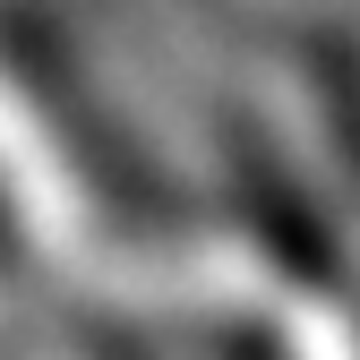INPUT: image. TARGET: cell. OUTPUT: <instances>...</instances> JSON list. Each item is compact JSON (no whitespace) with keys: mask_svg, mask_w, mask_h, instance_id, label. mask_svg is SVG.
I'll return each mask as SVG.
<instances>
[{"mask_svg":"<svg viewBox=\"0 0 360 360\" xmlns=\"http://www.w3.org/2000/svg\"><path fill=\"white\" fill-rule=\"evenodd\" d=\"M223 163H232V198H240V214H249L257 249L275 257L300 292H343V283H352V257H343V240H335V214L300 189V172L266 146L257 129H240V120H223Z\"/></svg>","mask_w":360,"mask_h":360,"instance_id":"6da1fadb","label":"cell"},{"mask_svg":"<svg viewBox=\"0 0 360 360\" xmlns=\"http://www.w3.org/2000/svg\"><path fill=\"white\" fill-rule=\"evenodd\" d=\"M232 360H283V352H275V343H266V335H257V343H240Z\"/></svg>","mask_w":360,"mask_h":360,"instance_id":"3957f363","label":"cell"},{"mask_svg":"<svg viewBox=\"0 0 360 360\" xmlns=\"http://www.w3.org/2000/svg\"><path fill=\"white\" fill-rule=\"evenodd\" d=\"M309 77H318V120H326V138H335L343 172L360 180V43L326 34L318 52H309Z\"/></svg>","mask_w":360,"mask_h":360,"instance_id":"7a4b0ae2","label":"cell"}]
</instances>
